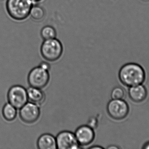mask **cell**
<instances>
[{"label":"cell","instance_id":"obj_1","mask_svg":"<svg viewBox=\"0 0 149 149\" xmlns=\"http://www.w3.org/2000/svg\"><path fill=\"white\" fill-rule=\"evenodd\" d=\"M120 81L126 86H134L142 84L146 78V73L140 65L134 63L125 64L119 73Z\"/></svg>","mask_w":149,"mask_h":149},{"label":"cell","instance_id":"obj_2","mask_svg":"<svg viewBox=\"0 0 149 149\" xmlns=\"http://www.w3.org/2000/svg\"><path fill=\"white\" fill-rule=\"evenodd\" d=\"M33 5L31 0H7L6 9L12 19L22 21L27 19L30 15Z\"/></svg>","mask_w":149,"mask_h":149},{"label":"cell","instance_id":"obj_3","mask_svg":"<svg viewBox=\"0 0 149 149\" xmlns=\"http://www.w3.org/2000/svg\"><path fill=\"white\" fill-rule=\"evenodd\" d=\"M63 44L56 38L44 40L40 48L42 57L49 62H55L58 60L63 55Z\"/></svg>","mask_w":149,"mask_h":149},{"label":"cell","instance_id":"obj_4","mask_svg":"<svg viewBox=\"0 0 149 149\" xmlns=\"http://www.w3.org/2000/svg\"><path fill=\"white\" fill-rule=\"evenodd\" d=\"M107 112L112 119L121 120L125 119L129 113V106L123 99H113L109 101L107 107Z\"/></svg>","mask_w":149,"mask_h":149},{"label":"cell","instance_id":"obj_5","mask_svg":"<svg viewBox=\"0 0 149 149\" xmlns=\"http://www.w3.org/2000/svg\"><path fill=\"white\" fill-rule=\"evenodd\" d=\"M28 80L31 87L43 88L47 85L50 80L49 71L39 66L34 67L29 73Z\"/></svg>","mask_w":149,"mask_h":149},{"label":"cell","instance_id":"obj_6","mask_svg":"<svg viewBox=\"0 0 149 149\" xmlns=\"http://www.w3.org/2000/svg\"><path fill=\"white\" fill-rule=\"evenodd\" d=\"M8 98L10 104L17 109H20L28 101L27 90L22 86H13L8 92Z\"/></svg>","mask_w":149,"mask_h":149},{"label":"cell","instance_id":"obj_7","mask_svg":"<svg viewBox=\"0 0 149 149\" xmlns=\"http://www.w3.org/2000/svg\"><path fill=\"white\" fill-rule=\"evenodd\" d=\"M57 148L77 149L80 148L74 133L70 131H63L56 137Z\"/></svg>","mask_w":149,"mask_h":149},{"label":"cell","instance_id":"obj_8","mask_svg":"<svg viewBox=\"0 0 149 149\" xmlns=\"http://www.w3.org/2000/svg\"><path fill=\"white\" fill-rule=\"evenodd\" d=\"M41 114L39 106L29 102L24 105L20 110V118L24 122L31 124L36 122L39 119Z\"/></svg>","mask_w":149,"mask_h":149},{"label":"cell","instance_id":"obj_9","mask_svg":"<svg viewBox=\"0 0 149 149\" xmlns=\"http://www.w3.org/2000/svg\"><path fill=\"white\" fill-rule=\"evenodd\" d=\"M77 142L80 146H87L93 142L95 133L93 128L88 125L80 126L74 133Z\"/></svg>","mask_w":149,"mask_h":149},{"label":"cell","instance_id":"obj_10","mask_svg":"<svg viewBox=\"0 0 149 149\" xmlns=\"http://www.w3.org/2000/svg\"><path fill=\"white\" fill-rule=\"evenodd\" d=\"M148 94L147 88L142 84L131 87L128 91L130 98L135 103H141L144 101Z\"/></svg>","mask_w":149,"mask_h":149},{"label":"cell","instance_id":"obj_11","mask_svg":"<svg viewBox=\"0 0 149 149\" xmlns=\"http://www.w3.org/2000/svg\"><path fill=\"white\" fill-rule=\"evenodd\" d=\"M38 148L39 149H56V138L49 134H44L39 136L37 142Z\"/></svg>","mask_w":149,"mask_h":149},{"label":"cell","instance_id":"obj_12","mask_svg":"<svg viewBox=\"0 0 149 149\" xmlns=\"http://www.w3.org/2000/svg\"><path fill=\"white\" fill-rule=\"evenodd\" d=\"M27 92L28 100L30 102L40 106L45 101L46 96L41 89L30 86L27 89Z\"/></svg>","mask_w":149,"mask_h":149},{"label":"cell","instance_id":"obj_13","mask_svg":"<svg viewBox=\"0 0 149 149\" xmlns=\"http://www.w3.org/2000/svg\"><path fill=\"white\" fill-rule=\"evenodd\" d=\"M29 16L35 21H42L45 17V10L42 6L33 5L31 10Z\"/></svg>","mask_w":149,"mask_h":149},{"label":"cell","instance_id":"obj_14","mask_svg":"<svg viewBox=\"0 0 149 149\" xmlns=\"http://www.w3.org/2000/svg\"><path fill=\"white\" fill-rule=\"evenodd\" d=\"M40 35L44 40L52 39L56 38L57 31L53 26L45 25L41 29Z\"/></svg>","mask_w":149,"mask_h":149},{"label":"cell","instance_id":"obj_15","mask_svg":"<svg viewBox=\"0 0 149 149\" xmlns=\"http://www.w3.org/2000/svg\"><path fill=\"white\" fill-rule=\"evenodd\" d=\"M2 113L5 120L9 121L13 120L17 115L16 108L10 103L6 104L3 108Z\"/></svg>","mask_w":149,"mask_h":149},{"label":"cell","instance_id":"obj_16","mask_svg":"<svg viewBox=\"0 0 149 149\" xmlns=\"http://www.w3.org/2000/svg\"><path fill=\"white\" fill-rule=\"evenodd\" d=\"M125 95L124 89L120 86L114 87L111 93V97L113 99H123Z\"/></svg>","mask_w":149,"mask_h":149},{"label":"cell","instance_id":"obj_17","mask_svg":"<svg viewBox=\"0 0 149 149\" xmlns=\"http://www.w3.org/2000/svg\"><path fill=\"white\" fill-rule=\"evenodd\" d=\"M88 125L90 126L92 128L95 129L98 126V120L94 117H91L88 121Z\"/></svg>","mask_w":149,"mask_h":149},{"label":"cell","instance_id":"obj_18","mask_svg":"<svg viewBox=\"0 0 149 149\" xmlns=\"http://www.w3.org/2000/svg\"><path fill=\"white\" fill-rule=\"evenodd\" d=\"M39 66L43 69L48 71H49L50 69V65L48 62H44V61L41 62Z\"/></svg>","mask_w":149,"mask_h":149},{"label":"cell","instance_id":"obj_19","mask_svg":"<svg viewBox=\"0 0 149 149\" xmlns=\"http://www.w3.org/2000/svg\"><path fill=\"white\" fill-rule=\"evenodd\" d=\"M89 149H103V148L102 147H101L100 146H93V147H90V148H89Z\"/></svg>","mask_w":149,"mask_h":149},{"label":"cell","instance_id":"obj_20","mask_svg":"<svg viewBox=\"0 0 149 149\" xmlns=\"http://www.w3.org/2000/svg\"><path fill=\"white\" fill-rule=\"evenodd\" d=\"M143 148L144 149H149V142L146 143L143 147Z\"/></svg>","mask_w":149,"mask_h":149},{"label":"cell","instance_id":"obj_21","mask_svg":"<svg viewBox=\"0 0 149 149\" xmlns=\"http://www.w3.org/2000/svg\"><path fill=\"white\" fill-rule=\"evenodd\" d=\"M33 3H37L40 2L42 1L43 0H31Z\"/></svg>","mask_w":149,"mask_h":149},{"label":"cell","instance_id":"obj_22","mask_svg":"<svg viewBox=\"0 0 149 149\" xmlns=\"http://www.w3.org/2000/svg\"><path fill=\"white\" fill-rule=\"evenodd\" d=\"M143 1H149V0H143Z\"/></svg>","mask_w":149,"mask_h":149}]
</instances>
